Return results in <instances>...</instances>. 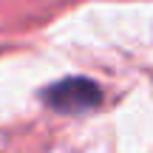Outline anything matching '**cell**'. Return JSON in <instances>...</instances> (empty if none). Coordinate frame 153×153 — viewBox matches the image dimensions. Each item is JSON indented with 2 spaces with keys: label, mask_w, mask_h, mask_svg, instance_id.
Returning a JSON list of instances; mask_svg holds the SVG:
<instances>
[{
  "label": "cell",
  "mask_w": 153,
  "mask_h": 153,
  "mask_svg": "<svg viewBox=\"0 0 153 153\" xmlns=\"http://www.w3.org/2000/svg\"><path fill=\"white\" fill-rule=\"evenodd\" d=\"M43 99L57 114H88L102 102V91L88 76H65L45 88Z\"/></svg>",
  "instance_id": "6da1fadb"
}]
</instances>
